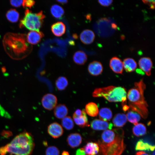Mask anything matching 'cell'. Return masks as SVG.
<instances>
[{
	"mask_svg": "<svg viewBox=\"0 0 155 155\" xmlns=\"http://www.w3.org/2000/svg\"><path fill=\"white\" fill-rule=\"evenodd\" d=\"M144 3L148 4L150 7V9H154L155 7L154 0H142Z\"/></svg>",
	"mask_w": 155,
	"mask_h": 155,
	"instance_id": "cell-36",
	"label": "cell"
},
{
	"mask_svg": "<svg viewBox=\"0 0 155 155\" xmlns=\"http://www.w3.org/2000/svg\"><path fill=\"white\" fill-rule=\"evenodd\" d=\"M94 97H103L110 102H121L123 105L126 103L125 89L121 87L113 86L95 89L92 94Z\"/></svg>",
	"mask_w": 155,
	"mask_h": 155,
	"instance_id": "cell-5",
	"label": "cell"
},
{
	"mask_svg": "<svg viewBox=\"0 0 155 155\" xmlns=\"http://www.w3.org/2000/svg\"><path fill=\"white\" fill-rule=\"evenodd\" d=\"M61 155H69V154L68 152L64 151L62 152Z\"/></svg>",
	"mask_w": 155,
	"mask_h": 155,
	"instance_id": "cell-40",
	"label": "cell"
},
{
	"mask_svg": "<svg viewBox=\"0 0 155 155\" xmlns=\"http://www.w3.org/2000/svg\"><path fill=\"white\" fill-rule=\"evenodd\" d=\"M68 113V109L64 104H59L55 108L54 114L55 117L61 119L64 118Z\"/></svg>",
	"mask_w": 155,
	"mask_h": 155,
	"instance_id": "cell-19",
	"label": "cell"
},
{
	"mask_svg": "<svg viewBox=\"0 0 155 155\" xmlns=\"http://www.w3.org/2000/svg\"><path fill=\"white\" fill-rule=\"evenodd\" d=\"M45 18V16L42 11L33 13L27 9L25 11L24 17L20 20V27H25L31 31H39Z\"/></svg>",
	"mask_w": 155,
	"mask_h": 155,
	"instance_id": "cell-6",
	"label": "cell"
},
{
	"mask_svg": "<svg viewBox=\"0 0 155 155\" xmlns=\"http://www.w3.org/2000/svg\"><path fill=\"white\" fill-rule=\"evenodd\" d=\"M35 1L31 0H23L22 6L24 7H28L30 8L34 4Z\"/></svg>",
	"mask_w": 155,
	"mask_h": 155,
	"instance_id": "cell-33",
	"label": "cell"
},
{
	"mask_svg": "<svg viewBox=\"0 0 155 155\" xmlns=\"http://www.w3.org/2000/svg\"><path fill=\"white\" fill-rule=\"evenodd\" d=\"M146 88L142 79L134 83V86L129 90L127 95L129 108L138 113L144 119L147 118L148 113V105L144 96Z\"/></svg>",
	"mask_w": 155,
	"mask_h": 155,
	"instance_id": "cell-3",
	"label": "cell"
},
{
	"mask_svg": "<svg viewBox=\"0 0 155 155\" xmlns=\"http://www.w3.org/2000/svg\"><path fill=\"white\" fill-rule=\"evenodd\" d=\"M82 141V138L81 135L78 133L70 134L67 140L68 145L72 148L78 147L81 144Z\"/></svg>",
	"mask_w": 155,
	"mask_h": 155,
	"instance_id": "cell-13",
	"label": "cell"
},
{
	"mask_svg": "<svg viewBox=\"0 0 155 155\" xmlns=\"http://www.w3.org/2000/svg\"><path fill=\"white\" fill-rule=\"evenodd\" d=\"M152 155H155V152L154 151L153 152L152 154Z\"/></svg>",
	"mask_w": 155,
	"mask_h": 155,
	"instance_id": "cell-42",
	"label": "cell"
},
{
	"mask_svg": "<svg viewBox=\"0 0 155 155\" xmlns=\"http://www.w3.org/2000/svg\"><path fill=\"white\" fill-rule=\"evenodd\" d=\"M61 125L67 130H71L74 126L73 120L70 116H66L62 119L61 120Z\"/></svg>",
	"mask_w": 155,
	"mask_h": 155,
	"instance_id": "cell-31",
	"label": "cell"
},
{
	"mask_svg": "<svg viewBox=\"0 0 155 155\" xmlns=\"http://www.w3.org/2000/svg\"><path fill=\"white\" fill-rule=\"evenodd\" d=\"M68 81L67 78L63 76L59 77L55 82L56 88L59 91L65 90L68 86Z\"/></svg>",
	"mask_w": 155,
	"mask_h": 155,
	"instance_id": "cell-28",
	"label": "cell"
},
{
	"mask_svg": "<svg viewBox=\"0 0 155 155\" xmlns=\"http://www.w3.org/2000/svg\"><path fill=\"white\" fill-rule=\"evenodd\" d=\"M95 35L94 32L90 30H85L80 34V38L84 44H88L92 43L94 41Z\"/></svg>",
	"mask_w": 155,
	"mask_h": 155,
	"instance_id": "cell-16",
	"label": "cell"
},
{
	"mask_svg": "<svg viewBox=\"0 0 155 155\" xmlns=\"http://www.w3.org/2000/svg\"><path fill=\"white\" fill-rule=\"evenodd\" d=\"M98 113L99 119L104 121H109L112 117V113L111 110L107 108H101Z\"/></svg>",
	"mask_w": 155,
	"mask_h": 155,
	"instance_id": "cell-27",
	"label": "cell"
},
{
	"mask_svg": "<svg viewBox=\"0 0 155 155\" xmlns=\"http://www.w3.org/2000/svg\"><path fill=\"white\" fill-rule=\"evenodd\" d=\"M44 36V34L40 31H31L26 36V38L29 44H36L40 42Z\"/></svg>",
	"mask_w": 155,
	"mask_h": 155,
	"instance_id": "cell-11",
	"label": "cell"
},
{
	"mask_svg": "<svg viewBox=\"0 0 155 155\" xmlns=\"http://www.w3.org/2000/svg\"><path fill=\"white\" fill-rule=\"evenodd\" d=\"M57 102V99L56 96L50 93L44 95L41 100L42 106L48 110H51L55 108Z\"/></svg>",
	"mask_w": 155,
	"mask_h": 155,
	"instance_id": "cell-7",
	"label": "cell"
},
{
	"mask_svg": "<svg viewBox=\"0 0 155 155\" xmlns=\"http://www.w3.org/2000/svg\"><path fill=\"white\" fill-rule=\"evenodd\" d=\"M147 131L145 125L142 123H138L135 125L132 129L133 134L137 137H140L145 135Z\"/></svg>",
	"mask_w": 155,
	"mask_h": 155,
	"instance_id": "cell-25",
	"label": "cell"
},
{
	"mask_svg": "<svg viewBox=\"0 0 155 155\" xmlns=\"http://www.w3.org/2000/svg\"><path fill=\"white\" fill-rule=\"evenodd\" d=\"M85 111L88 115L92 117L96 116L99 112L97 105L93 102L88 103L86 105Z\"/></svg>",
	"mask_w": 155,
	"mask_h": 155,
	"instance_id": "cell-24",
	"label": "cell"
},
{
	"mask_svg": "<svg viewBox=\"0 0 155 155\" xmlns=\"http://www.w3.org/2000/svg\"><path fill=\"white\" fill-rule=\"evenodd\" d=\"M90 126L91 128L94 130L105 131L107 129H112L113 125L107 121L96 119L91 122Z\"/></svg>",
	"mask_w": 155,
	"mask_h": 155,
	"instance_id": "cell-8",
	"label": "cell"
},
{
	"mask_svg": "<svg viewBox=\"0 0 155 155\" xmlns=\"http://www.w3.org/2000/svg\"><path fill=\"white\" fill-rule=\"evenodd\" d=\"M123 67L127 72H130L134 71L137 67L136 61L133 59L127 58L123 61Z\"/></svg>",
	"mask_w": 155,
	"mask_h": 155,
	"instance_id": "cell-22",
	"label": "cell"
},
{
	"mask_svg": "<svg viewBox=\"0 0 155 155\" xmlns=\"http://www.w3.org/2000/svg\"><path fill=\"white\" fill-rule=\"evenodd\" d=\"M127 120L126 115L124 113H119L114 116L112 122L114 126L121 127L125 125Z\"/></svg>",
	"mask_w": 155,
	"mask_h": 155,
	"instance_id": "cell-20",
	"label": "cell"
},
{
	"mask_svg": "<svg viewBox=\"0 0 155 155\" xmlns=\"http://www.w3.org/2000/svg\"><path fill=\"white\" fill-rule=\"evenodd\" d=\"M73 118L75 123L80 127H84L89 126L86 113L84 109L82 110V113L79 115L73 114Z\"/></svg>",
	"mask_w": 155,
	"mask_h": 155,
	"instance_id": "cell-15",
	"label": "cell"
},
{
	"mask_svg": "<svg viewBox=\"0 0 155 155\" xmlns=\"http://www.w3.org/2000/svg\"><path fill=\"white\" fill-rule=\"evenodd\" d=\"M23 0H11V4L13 7H18L21 6L22 4Z\"/></svg>",
	"mask_w": 155,
	"mask_h": 155,
	"instance_id": "cell-34",
	"label": "cell"
},
{
	"mask_svg": "<svg viewBox=\"0 0 155 155\" xmlns=\"http://www.w3.org/2000/svg\"><path fill=\"white\" fill-rule=\"evenodd\" d=\"M135 155H149L146 152L142 151H140L136 153Z\"/></svg>",
	"mask_w": 155,
	"mask_h": 155,
	"instance_id": "cell-38",
	"label": "cell"
},
{
	"mask_svg": "<svg viewBox=\"0 0 155 155\" xmlns=\"http://www.w3.org/2000/svg\"><path fill=\"white\" fill-rule=\"evenodd\" d=\"M75 155H86L83 148H81L78 149Z\"/></svg>",
	"mask_w": 155,
	"mask_h": 155,
	"instance_id": "cell-37",
	"label": "cell"
},
{
	"mask_svg": "<svg viewBox=\"0 0 155 155\" xmlns=\"http://www.w3.org/2000/svg\"><path fill=\"white\" fill-rule=\"evenodd\" d=\"M113 25H112V26H113V27L114 28H116V26L115 24H113Z\"/></svg>",
	"mask_w": 155,
	"mask_h": 155,
	"instance_id": "cell-41",
	"label": "cell"
},
{
	"mask_svg": "<svg viewBox=\"0 0 155 155\" xmlns=\"http://www.w3.org/2000/svg\"><path fill=\"white\" fill-rule=\"evenodd\" d=\"M47 132L52 137L57 138L62 135L64 131L62 126L58 123L55 122L49 125Z\"/></svg>",
	"mask_w": 155,
	"mask_h": 155,
	"instance_id": "cell-9",
	"label": "cell"
},
{
	"mask_svg": "<svg viewBox=\"0 0 155 155\" xmlns=\"http://www.w3.org/2000/svg\"><path fill=\"white\" fill-rule=\"evenodd\" d=\"M124 135L120 128L104 131L97 143L99 148L98 155H121L126 148Z\"/></svg>",
	"mask_w": 155,
	"mask_h": 155,
	"instance_id": "cell-1",
	"label": "cell"
},
{
	"mask_svg": "<svg viewBox=\"0 0 155 155\" xmlns=\"http://www.w3.org/2000/svg\"><path fill=\"white\" fill-rule=\"evenodd\" d=\"M139 65L140 69L144 71L147 75L150 76L151 75L153 64L152 61L150 58H141L139 60Z\"/></svg>",
	"mask_w": 155,
	"mask_h": 155,
	"instance_id": "cell-10",
	"label": "cell"
},
{
	"mask_svg": "<svg viewBox=\"0 0 155 155\" xmlns=\"http://www.w3.org/2000/svg\"><path fill=\"white\" fill-rule=\"evenodd\" d=\"M112 0H98L99 3L102 5L104 6H108L111 4Z\"/></svg>",
	"mask_w": 155,
	"mask_h": 155,
	"instance_id": "cell-35",
	"label": "cell"
},
{
	"mask_svg": "<svg viewBox=\"0 0 155 155\" xmlns=\"http://www.w3.org/2000/svg\"><path fill=\"white\" fill-rule=\"evenodd\" d=\"M6 16L7 18L9 21L12 23H14L18 20L19 14L15 9H11L7 12Z\"/></svg>",
	"mask_w": 155,
	"mask_h": 155,
	"instance_id": "cell-30",
	"label": "cell"
},
{
	"mask_svg": "<svg viewBox=\"0 0 155 155\" xmlns=\"http://www.w3.org/2000/svg\"><path fill=\"white\" fill-rule=\"evenodd\" d=\"M34 146L32 135L24 131L16 135L4 146L7 153L14 155H31Z\"/></svg>",
	"mask_w": 155,
	"mask_h": 155,
	"instance_id": "cell-4",
	"label": "cell"
},
{
	"mask_svg": "<svg viewBox=\"0 0 155 155\" xmlns=\"http://www.w3.org/2000/svg\"><path fill=\"white\" fill-rule=\"evenodd\" d=\"M59 150L55 146L48 147L45 151V155H59Z\"/></svg>",
	"mask_w": 155,
	"mask_h": 155,
	"instance_id": "cell-32",
	"label": "cell"
},
{
	"mask_svg": "<svg viewBox=\"0 0 155 155\" xmlns=\"http://www.w3.org/2000/svg\"><path fill=\"white\" fill-rule=\"evenodd\" d=\"M88 69L89 73L91 75L97 76L102 73L103 67L100 62L97 61H94L89 63Z\"/></svg>",
	"mask_w": 155,
	"mask_h": 155,
	"instance_id": "cell-14",
	"label": "cell"
},
{
	"mask_svg": "<svg viewBox=\"0 0 155 155\" xmlns=\"http://www.w3.org/2000/svg\"><path fill=\"white\" fill-rule=\"evenodd\" d=\"M25 34L8 33L4 36L3 43L7 53L13 58L23 57L28 54L31 46Z\"/></svg>",
	"mask_w": 155,
	"mask_h": 155,
	"instance_id": "cell-2",
	"label": "cell"
},
{
	"mask_svg": "<svg viewBox=\"0 0 155 155\" xmlns=\"http://www.w3.org/2000/svg\"><path fill=\"white\" fill-rule=\"evenodd\" d=\"M57 1L59 3H61L62 4H65L67 3V0H57Z\"/></svg>",
	"mask_w": 155,
	"mask_h": 155,
	"instance_id": "cell-39",
	"label": "cell"
},
{
	"mask_svg": "<svg viewBox=\"0 0 155 155\" xmlns=\"http://www.w3.org/2000/svg\"><path fill=\"white\" fill-rule=\"evenodd\" d=\"M50 11L52 16L57 19L61 18L64 13V11L63 8L56 4L54 5L51 6Z\"/></svg>",
	"mask_w": 155,
	"mask_h": 155,
	"instance_id": "cell-26",
	"label": "cell"
},
{
	"mask_svg": "<svg viewBox=\"0 0 155 155\" xmlns=\"http://www.w3.org/2000/svg\"><path fill=\"white\" fill-rule=\"evenodd\" d=\"M126 115L128 121L134 125L138 123L141 119L140 116L138 113L131 110L128 111Z\"/></svg>",
	"mask_w": 155,
	"mask_h": 155,
	"instance_id": "cell-29",
	"label": "cell"
},
{
	"mask_svg": "<svg viewBox=\"0 0 155 155\" xmlns=\"http://www.w3.org/2000/svg\"><path fill=\"white\" fill-rule=\"evenodd\" d=\"M109 66L112 70L115 73L122 74L123 71V63L120 59L117 57H114L110 60Z\"/></svg>",
	"mask_w": 155,
	"mask_h": 155,
	"instance_id": "cell-12",
	"label": "cell"
},
{
	"mask_svg": "<svg viewBox=\"0 0 155 155\" xmlns=\"http://www.w3.org/2000/svg\"><path fill=\"white\" fill-rule=\"evenodd\" d=\"M73 59L76 64L82 65H84L87 61V56L84 51H79L74 53L73 56Z\"/></svg>",
	"mask_w": 155,
	"mask_h": 155,
	"instance_id": "cell-21",
	"label": "cell"
},
{
	"mask_svg": "<svg viewBox=\"0 0 155 155\" xmlns=\"http://www.w3.org/2000/svg\"><path fill=\"white\" fill-rule=\"evenodd\" d=\"M154 145H152L148 142H145L142 139L139 140L137 142L135 147V150H137L154 151Z\"/></svg>",
	"mask_w": 155,
	"mask_h": 155,
	"instance_id": "cell-23",
	"label": "cell"
},
{
	"mask_svg": "<svg viewBox=\"0 0 155 155\" xmlns=\"http://www.w3.org/2000/svg\"><path fill=\"white\" fill-rule=\"evenodd\" d=\"M83 148L86 155H96L99 151L98 143L92 142L87 143Z\"/></svg>",
	"mask_w": 155,
	"mask_h": 155,
	"instance_id": "cell-17",
	"label": "cell"
},
{
	"mask_svg": "<svg viewBox=\"0 0 155 155\" xmlns=\"http://www.w3.org/2000/svg\"><path fill=\"white\" fill-rule=\"evenodd\" d=\"M51 30L53 34L56 36L60 37L65 32L66 27L62 22H58L53 24L51 26Z\"/></svg>",
	"mask_w": 155,
	"mask_h": 155,
	"instance_id": "cell-18",
	"label": "cell"
}]
</instances>
